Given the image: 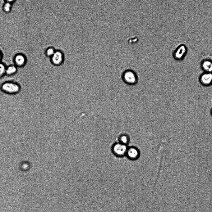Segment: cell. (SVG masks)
I'll use <instances>...</instances> for the list:
<instances>
[{"label":"cell","instance_id":"cell-1","mask_svg":"<svg viewBox=\"0 0 212 212\" xmlns=\"http://www.w3.org/2000/svg\"><path fill=\"white\" fill-rule=\"evenodd\" d=\"M21 89L20 84L13 81H5L0 84V90L2 92L9 95L18 94L21 91Z\"/></svg>","mask_w":212,"mask_h":212},{"label":"cell","instance_id":"cell-2","mask_svg":"<svg viewBox=\"0 0 212 212\" xmlns=\"http://www.w3.org/2000/svg\"><path fill=\"white\" fill-rule=\"evenodd\" d=\"M187 52V48L183 44L178 45L173 51L172 56L173 58L178 61H182Z\"/></svg>","mask_w":212,"mask_h":212},{"label":"cell","instance_id":"cell-3","mask_svg":"<svg viewBox=\"0 0 212 212\" xmlns=\"http://www.w3.org/2000/svg\"><path fill=\"white\" fill-rule=\"evenodd\" d=\"M122 78L124 82L130 85L135 84L138 80L137 76L136 73L130 69L127 70L123 72Z\"/></svg>","mask_w":212,"mask_h":212},{"label":"cell","instance_id":"cell-4","mask_svg":"<svg viewBox=\"0 0 212 212\" xmlns=\"http://www.w3.org/2000/svg\"><path fill=\"white\" fill-rule=\"evenodd\" d=\"M127 148L126 145L119 142L113 144L111 150L115 156L118 157H122L126 155Z\"/></svg>","mask_w":212,"mask_h":212},{"label":"cell","instance_id":"cell-5","mask_svg":"<svg viewBox=\"0 0 212 212\" xmlns=\"http://www.w3.org/2000/svg\"><path fill=\"white\" fill-rule=\"evenodd\" d=\"M50 61L53 65H59L63 62L64 55L60 50H56L54 54L50 57Z\"/></svg>","mask_w":212,"mask_h":212},{"label":"cell","instance_id":"cell-6","mask_svg":"<svg viewBox=\"0 0 212 212\" xmlns=\"http://www.w3.org/2000/svg\"><path fill=\"white\" fill-rule=\"evenodd\" d=\"M199 80L203 85H210L212 84V73L204 72L200 75Z\"/></svg>","mask_w":212,"mask_h":212},{"label":"cell","instance_id":"cell-7","mask_svg":"<svg viewBox=\"0 0 212 212\" xmlns=\"http://www.w3.org/2000/svg\"><path fill=\"white\" fill-rule=\"evenodd\" d=\"M126 155L129 159L135 160L139 156V151L137 148L131 147L127 148Z\"/></svg>","mask_w":212,"mask_h":212},{"label":"cell","instance_id":"cell-8","mask_svg":"<svg viewBox=\"0 0 212 212\" xmlns=\"http://www.w3.org/2000/svg\"><path fill=\"white\" fill-rule=\"evenodd\" d=\"M200 66L204 72L212 73V60L206 59L202 60Z\"/></svg>","mask_w":212,"mask_h":212},{"label":"cell","instance_id":"cell-9","mask_svg":"<svg viewBox=\"0 0 212 212\" xmlns=\"http://www.w3.org/2000/svg\"><path fill=\"white\" fill-rule=\"evenodd\" d=\"M14 60L16 65L19 67L24 66L26 62L25 57L24 55L20 53L15 56Z\"/></svg>","mask_w":212,"mask_h":212},{"label":"cell","instance_id":"cell-10","mask_svg":"<svg viewBox=\"0 0 212 212\" xmlns=\"http://www.w3.org/2000/svg\"><path fill=\"white\" fill-rule=\"evenodd\" d=\"M17 67L16 65H9L6 67L5 75L13 76L15 74L17 73Z\"/></svg>","mask_w":212,"mask_h":212},{"label":"cell","instance_id":"cell-11","mask_svg":"<svg viewBox=\"0 0 212 212\" xmlns=\"http://www.w3.org/2000/svg\"><path fill=\"white\" fill-rule=\"evenodd\" d=\"M119 140V142L127 145L129 142V138L127 135L123 134L120 136Z\"/></svg>","mask_w":212,"mask_h":212},{"label":"cell","instance_id":"cell-12","mask_svg":"<svg viewBox=\"0 0 212 212\" xmlns=\"http://www.w3.org/2000/svg\"><path fill=\"white\" fill-rule=\"evenodd\" d=\"M56 50L52 46H50L47 47L45 50V54L48 56L50 57L54 54Z\"/></svg>","mask_w":212,"mask_h":212},{"label":"cell","instance_id":"cell-13","mask_svg":"<svg viewBox=\"0 0 212 212\" xmlns=\"http://www.w3.org/2000/svg\"><path fill=\"white\" fill-rule=\"evenodd\" d=\"M6 68L4 64L0 62V79L5 75Z\"/></svg>","mask_w":212,"mask_h":212},{"label":"cell","instance_id":"cell-14","mask_svg":"<svg viewBox=\"0 0 212 212\" xmlns=\"http://www.w3.org/2000/svg\"><path fill=\"white\" fill-rule=\"evenodd\" d=\"M11 3L7 1L3 6V10L5 12H9L11 10Z\"/></svg>","mask_w":212,"mask_h":212},{"label":"cell","instance_id":"cell-15","mask_svg":"<svg viewBox=\"0 0 212 212\" xmlns=\"http://www.w3.org/2000/svg\"><path fill=\"white\" fill-rule=\"evenodd\" d=\"M138 40V38L137 37L134 36L129 38L128 42L130 43H133L137 42Z\"/></svg>","mask_w":212,"mask_h":212},{"label":"cell","instance_id":"cell-16","mask_svg":"<svg viewBox=\"0 0 212 212\" xmlns=\"http://www.w3.org/2000/svg\"><path fill=\"white\" fill-rule=\"evenodd\" d=\"M2 57V54L1 53V52L0 51V61Z\"/></svg>","mask_w":212,"mask_h":212},{"label":"cell","instance_id":"cell-17","mask_svg":"<svg viewBox=\"0 0 212 212\" xmlns=\"http://www.w3.org/2000/svg\"><path fill=\"white\" fill-rule=\"evenodd\" d=\"M210 113H211V115H212V108L211 109V110Z\"/></svg>","mask_w":212,"mask_h":212}]
</instances>
